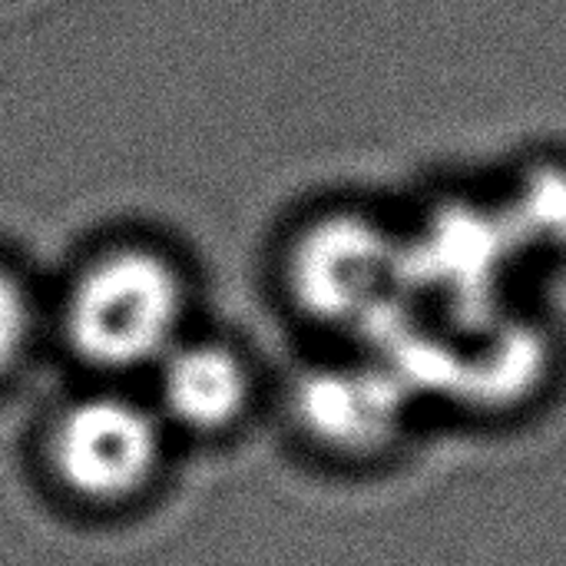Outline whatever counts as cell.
Masks as SVG:
<instances>
[{
    "instance_id": "obj_1",
    "label": "cell",
    "mask_w": 566,
    "mask_h": 566,
    "mask_svg": "<svg viewBox=\"0 0 566 566\" xmlns=\"http://www.w3.org/2000/svg\"><path fill=\"white\" fill-rule=\"evenodd\" d=\"M405 282V239L375 212L335 209L312 219L285 255V289L318 325L375 332Z\"/></svg>"
},
{
    "instance_id": "obj_2",
    "label": "cell",
    "mask_w": 566,
    "mask_h": 566,
    "mask_svg": "<svg viewBox=\"0 0 566 566\" xmlns=\"http://www.w3.org/2000/svg\"><path fill=\"white\" fill-rule=\"evenodd\" d=\"M182 322V279L146 249H119L96 259L66 302V338L99 368H139L159 361Z\"/></svg>"
},
{
    "instance_id": "obj_3",
    "label": "cell",
    "mask_w": 566,
    "mask_h": 566,
    "mask_svg": "<svg viewBox=\"0 0 566 566\" xmlns=\"http://www.w3.org/2000/svg\"><path fill=\"white\" fill-rule=\"evenodd\" d=\"M405 401L408 381L385 355L365 352L308 368L292 388V418L322 451L365 464L395 454L408 428Z\"/></svg>"
},
{
    "instance_id": "obj_4",
    "label": "cell",
    "mask_w": 566,
    "mask_h": 566,
    "mask_svg": "<svg viewBox=\"0 0 566 566\" xmlns=\"http://www.w3.org/2000/svg\"><path fill=\"white\" fill-rule=\"evenodd\" d=\"M50 461L80 497L119 501L156 474L159 431L149 411L126 398H86L60 415Z\"/></svg>"
},
{
    "instance_id": "obj_5",
    "label": "cell",
    "mask_w": 566,
    "mask_h": 566,
    "mask_svg": "<svg viewBox=\"0 0 566 566\" xmlns=\"http://www.w3.org/2000/svg\"><path fill=\"white\" fill-rule=\"evenodd\" d=\"M159 368L166 411L192 431H222L249 405V368L226 345H172L159 358Z\"/></svg>"
},
{
    "instance_id": "obj_6",
    "label": "cell",
    "mask_w": 566,
    "mask_h": 566,
    "mask_svg": "<svg viewBox=\"0 0 566 566\" xmlns=\"http://www.w3.org/2000/svg\"><path fill=\"white\" fill-rule=\"evenodd\" d=\"M494 202L511 239L527 252L566 255V156L524 159Z\"/></svg>"
},
{
    "instance_id": "obj_7",
    "label": "cell",
    "mask_w": 566,
    "mask_h": 566,
    "mask_svg": "<svg viewBox=\"0 0 566 566\" xmlns=\"http://www.w3.org/2000/svg\"><path fill=\"white\" fill-rule=\"evenodd\" d=\"M27 335H30V302L23 289L7 272H0V375L17 361Z\"/></svg>"
}]
</instances>
